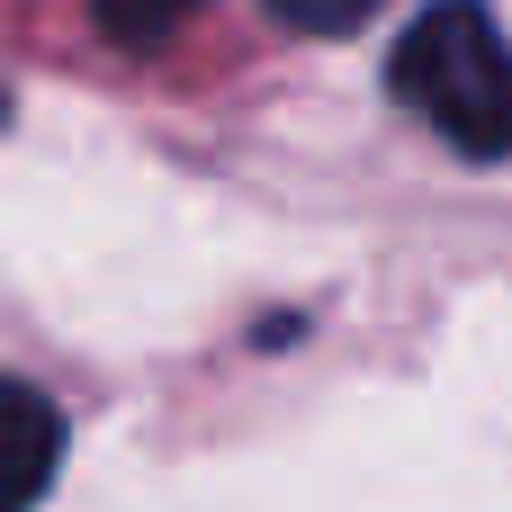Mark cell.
Instances as JSON below:
<instances>
[{
    "label": "cell",
    "instance_id": "cell-3",
    "mask_svg": "<svg viewBox=\"0 0 512 512\" xmlns=\"http://www.w3.org/2000/svg\"><path fill=\"white\" fill-rule=\"evenodd\" d=\"M90 18H99V36H108V45L153 54V45H171V36L198 18V0H90Z\"/></svg>",
    "mask_w": 512,
    "mask_h": 512
},
{
    "label": "cell",
    "instance_id": "cell-5",
    "mask_svg": "<svg viewBox=\"0 0 512 512\" xmlns=\"http://www.w3.org/2000/svg\"><path fill=\"white\" fill-rule=\"evenodd\" d=\"M0 126H9V90H0Z\"/></svg>",
    "mask_w": 512,
    "mask_h": 512
},
{
    "label": "cell",
    "instance_id": "cell-2",
    "mask_svg": "<svg viewBox=\"0 0 512 512\" xmlns=\"http://www.w3.org/2000/svg\"><path fill=\"white\" fill-rule=\"evenodd\" d=\"M54 477H63V414L27 378H0V512H36Z\"/></svg>",
    "mask_w": 512,
    "mask_h": 512
},
{
    "label": "cell",
    "instance_id": "cell-1",
    "mask_svg": "<svg viewBox=\"0 0 512 512\" xmlns=\"http://www.w3.org/2000/svg\"><path fill=\"white\" fill-rule=\"evenodd\" d=\"M387 90L468 162H512V45L486 0H432L387 54Z\"/></svg>",
    "mask_w": 512,
    "mask_h": 512
},
{
    "label": "cell",
    "instance_id": "cell-4",
    "mask_svg": "<svg viewBox=\"0 0 512 512\" xmlns=\"http://www.w3.org/2000/svg\"><path fill=\"white\" fill-rule=\"evenodd\" d=\"M279 27H297V36H351L378 0H261Z\"/></svg>",
    "mask_w": 512,
    "mask_h": 512
}]
</instances>
